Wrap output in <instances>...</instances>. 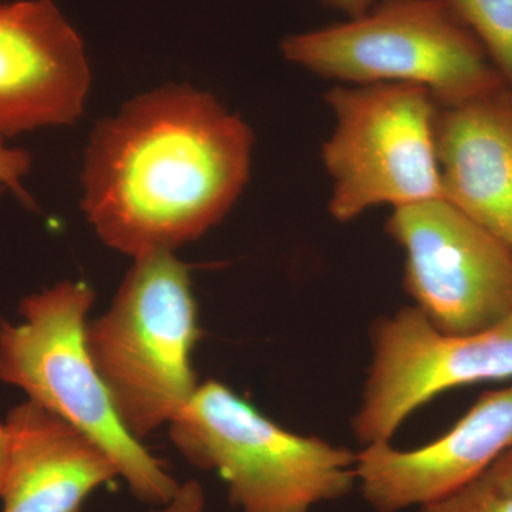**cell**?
Returning a JSON list of instances; mask_svg holds the SVG:
<instances>
[{"mask_svg":"<svg viewBox=\"0 0 512 512\" xmlns=\"http://www.w3.org/2000/svg\"><path fill=\"white\" fill-rule=\"evenodd\" d=\"M254 134L211 94L165 86L94 128L82 201L101 241L137 256L173 251L228 214L251 173Z\"/></svg>","mask_w":512,"mask_h":512,"instance_id":"6da1fadb","label":"cell"},{"mask_svg":"<svg viewBox=\"0 0 512 512\" xmlns=\"http://www.w3.org/2000/svg\"><path fill=\"white\" fill-rule=\"evenodd\" d=\"M200 338L191 265L173 251L134 258L109 311L87 322L94 366L137 440L170 424L197 392Z\"/></svg>","mask_w":512,"mask_h":512,"instance_id":"7a4b0ae2","label":"cell"},{"mask_svg":"<svg viewBox=\"0 0 512 512\" xmlns=\"http://www.w3.org/2000/svg\"><path fill=\"white\" fill-rule=\"evenodd\" d=\"M92 286L64 281L26 296L22 322L0 323V382L90 437L116 464L137 500L170 501L180 484L121 423L86 345Z\"/></svg>","mask_w":512,"mask_h":512,"instance_id":"3957f363","label":"cell"},{"mask_svg":"<svg viewBox=\"0 0 512 512\" xmlns=\"http://www.w3.org/2000/svg\"><path fill=\"white\" fill-rule=\"evenodd\" d=\"M168 426L188 463L220 474L239 512H311L357 488V453L282 429L217 380Z\"/></svg>","mask_w":512,"mask_h":512,"instance_id":"277c9868","label":"cell"},{"mask_svg":"<svg viewBox=\"0 0 512 512\" xmlns=\"http://www.w3.org/2000/svg\"><path fill=\"white\" fill-rule=\"evenodd\" d=\"M282 52L343 83L419 84L439 106L508 86L446 0H380L348 22L286 37Z\"/></svg>","mask_w":512,"mask_h":512,"instance_id":"5b68a950","label":"cell"},{"mask_svg":"<svg viewBox=\"0 0 512 512\" xmlns=\"http://www.w3.org/2000/svg\"><path fill=\"white\" fill-rule=\"evenodd\" d=\"M326 101L336 127L322 157L332 178L329 211L339 222L379 205L443 198L437 163V107L419 84L336 86Z\"/></svg>","mask_w":512,"mask_h":512,"instance_id":"8992f818","label":"cell"},{"mask_svg":"<svg viewBox=\"0 0 512 512\" xmlns=\"http://www.w3.org/2000/svg\"><path fill=\"white\" fill-rule=\"evenodd\" d=\"M387 232L406 255L414 306L440 332H481L512 315L511 245L444 198L394 208Z\"/></svg>","mask_w":512,"mask_h":512,"instance_id":"52a82bcc","label":"cell"},{"mask_svg":"<svg viewBox=\"0 0 512 512\" xmlns=\"http://www.w3.org/2000/svg\"><path fill=\"white\" fill-rule=\"evenodd\" d=\"M353 434L363 446L390 443L407 417L457 387L512 377V315L493 328L447 335L416 308L379 318Z\"/></svg>","mask_w":512,"mask_h":512,"instance_id":"ba28073f","label":"cell"},{"mask_svg":"<svg viewBox=\"0 0 512 512\" xmlns=\"http://www.w3.org/2000/svg\"><path fill=\"white\" fill-rule=\"evenodd\" d=\"M90 82L83 40L52 0L0 5V144L73 124Z\"/></svg>","mask_w":512,"mask_h":512,"instance_id":"9c48e42d","label":"cell"},{"mask_svg":"<svg viewBox=\"0 0 512 512\" xmlns=\"http://www.w3.org/2000/svg\"><path fill=\"white\" fill-rule=\"evenodd\" d=\"M512 448V386L480 399L439 439L413 450L392 443L357 453V490L377 512L423 507L453 493Z\"/></svg>","mask_w":512,"mask_h":512,"instance_id":"30bf717a","label":"cell"},{"mask_svg":"<svg viewBox=\"0 0 512 512\" xmlns=\"http://www.w3.org/2000/svg\"><path fill=\"white\" fill-rule=\"evenodd\" d=\"M444 200L512 247V89L437 107Z\"/></svg>","mask_w":512,"mask_h":512,"instance_id":"8fae6325","label":"cell"},{"mask_svg":"<svg viewBox=\"0 0 512 512\" xmlns=\"http://www.w3.org/2000/svg\"><path fill=\"white\" fill-rule=\"evenodd\" d=\"M5 426L2 512H80L97 488L120 477L96 441L30 400L10 410Z\"/></svg>","mask_w":512,"mask_h":512,"instance_id":"7c38bea8","label":"cell"},{"mask_svg":"<svg viewBox=\"0 0 512 512\" xmlns=\"http://www.w3.org/2000/svg\"><path fill=\"white\" fill-rule=\"evenodd\" d=\"M512 89V0H446Z\"/></svg>","mask_w":512,"mask_h":512,"instance_id":"4fadbf2b","label":"cell"},{"mask_svg":"<svg viewBox=\"0 0 512 512\" xmlns=\"http://www.w3.org/2000/svg\"><path fill=\"white\" fill-rule=\"evenodd\" d=\"M420 512H512V448L453 493Z\"/></svg>","mask_w":512,"mask_h":512,"instance_id":"5bb4252c","label":"cell"},{"mask_svg":"<svg viewBox=\"0 0 512 512\" xmlns=\"http://www.w3.org/2000/svg\"><path fill=\"white\" fill-rule=\"evenodd\" d=\"M30 156L22 150H10L0 144V184L13 191L25 205H32V198L22 187L23 175L28 174Z\"/></svg>","mask_w":512,"mask_h":512,"instance_id":"9a60e30c","label":"cell"},{"mask_svg":"<svg viewBox=\"0 0 512 512\" xmlns=\"http://www.w3.org/2000/svg\"><path fill=\"white\" fill-rule=\"evenodd\" d=\"M205 493L202 485L195 480L180 484L177 493L165 504L157 505L150 512H204Z\"/></svg>","mask_w":512,"mask_h":512,"instance_id":"2e32d148","label":"cell"},{"mask_svg":"<svg viewBox=\"0 0 512 512\" xmlns=\"http://www.w3.org/2000/svg\"><path fill=\"white\" fill-rule=\"evenodd\" d=\"M329 8L339 10L349 16V19L365 15L380 0H322Z\"/></svg>","mask_w":512,"mask_h":512,"instance_id":"e0dca14e","label":"cell"},{"mask_svg":"<svg viewBox=\"0 0 512 512\" xmlns=\"http://www.w3.org/2000/svg\"><path fill=\"white\" fill-rule=\"evenodd\" d=\"M9 464V434L5 421H0V494L5 484L6 471Z\"/></svg>","mask_w":512,"mask_h":512,"instance_id":"ac0fdd59","label":"cell"},{"mask_svg":"<svg viewBox=\"0 0 512 512\" xmlns=\"http://www.w3.org/2000/svg\"><path fill=\"white\" fill-rule=\"evenodd\" d=\"M6 190L5 185L0 184V195H2V192Z\"/></svg>","mask_w":512,"mask_h":512,"instance_id":"d6986e66","label":"cell"}]
</instances>
